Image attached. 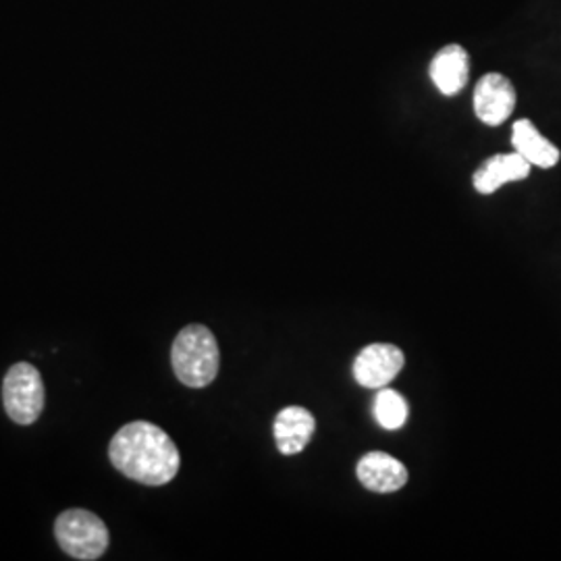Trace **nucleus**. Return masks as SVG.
<instances>
[{"mask_svg": "<svg viewBox=\"0 0 561 561\" xmlns=\"http://www.w3.org/2000/svg\"><path fill=\"white\" fill-rule=\"evenodd\" d=\"M375 419L387 431H398L408 421V403L398 391L382 387L375 400Z\"/></svg>", "mask_w": 561, "mask_h": 561, "instance_id": "obj_12", "label": "nucleus"}, {"mask_svg": "<svg viewBox=\"0 0 561 561\" xmlns=\"http://www.w3.org/2000/svg\"><path fill=\"white\" fill-rule=\"evenodd\" d=\"M405 356L398 345L391 343H373L364 347L354 362V379L366 389H382L396 381Z\"/></svg>", "mask_w": 561, "mask_h": 561, "instance_id": "obj_5", "label": "nucleus"}, {"mask_svg": "<svg viewBox=\"0 0 561 561\" xmlns=\"http://www.w3.org/2000/svg\"><path fill=\"white\" fill-rule=\"evenodd\" d=\"M317 431L314 416L300 405H289L280 410L275 419V443L283 456H296L306 449Z\"/></svg>", "mask_w": 561, "mask_h": 561, "instance_id": "obj_8", "label": "nucleus"}, {"mask_svg": "<svg viewBox=\"0 0 561 561\" xmlns=\"http://www.w3.org/2000/svg\"><path fill=\"white\" fill-rule=\"evenodd\" d=\"M512 144L516 152L522 154L533 167L551 169L560 162V148L547 140L541 131L533 125V121L520 119L514 123Z\"/></svg>", "mask_w": 561, "mask_h": 561, "instance_id": "obj_11", "label": "nucleus"}, {"mask_svg": "<svg viewBox=\"0 0 561 561\" xmlns=\"http://www.w3.org/2000/svg\"><path fill=\"white\" fill-rule=\"evenodd\" d=\"M516 88L502 73H486L474 88V113L477 117L495 127L510 119L516 108Z\"/></svg>", "mask_w": 561, "mask_h": 561, "instance_id": "obj_6", "label": "nucleus"}, {"mask_svg": "<svg viewBox=\"0 0 561 561\" xmlns=\"http://www.w3.org/2000/svg\"><path fill=\"white\" fill-rule=\"evenodd\" d=\"M530 169H533V164L518 152L495 154L474 173L472 183H474L477 192L493 194L510 181L526 180L530 175Z\"/></svg>", "mask_w": 561, "mask_h": 561, "instance_id": "obj_10", "label": "nucleus"}, {"mask_svg": "<svg viewBox=\"0 0 561 561\" xmlns=\"http://www.w3.org/2000/svg\"><path fill=\"white\" fill-rule=\"evenodd\" d=\"M358 481L373 493H396L408 482V470L400 460L389 454L370 451L356 468Z\"/></svg>", "mask_w": 561, "mask_h": 561, "instance_id": "obj_7", "label": "nucleus"}, {"mask_svg": "<svg viewBox=\"0 0 561 561\" xmlns=\"http://www.w3.org/2000/svg\"><path fill=\"white\" fill-rule=\"evenodd\" d=\"M431 78L445 96H456L470 78V57L460 44H449L431 62Z\"/></svg>", "mask_w": 561, "mask_h": 561, "instance_id": "obj_9", "label": "nucleus"}, {"mask_svg": "<svg viewBox=\"0 0 561 561\" xmlns=\"http://www.w3.org/2000/svg\"><path fill=\"white\" fill-rule=\"evenodd\" d=\"M44 382L38 368L27 362L13 364L2 381V403L9 419L21 426L34 424L44 410Z\"/></svg>", "mask_w": 561, "mask_h": 561, "instance_id": "obj_4", "label": "nucleus"}, {"mask_svg": "<svg viewBox=\"0 0 561 561\" xmlns=\"http://www.w3.org/2000/svg\"><path fill=\"white\" fill-rule=\"evenodd\" d=\"M173 373L185 387L204 389L219 375V343L204 324H190L173 341Z\"/></svg>", "mask_w": 561, "mask_h": 561, "instance_id": "obj_2", "label": "nucleus"}, {"mask_svg": "<svg viewBox=\"0 0 561 561\" xmlns=\"http://www.w3.org/2000/svg\"><path fill=\"white\" fill-rule=\"evenodd\" d=\"M108 458L121 474L146 486L173 481L181 466L178 445L161 426L146 421L125 424L111 439Z\"/></svg>", "mask_w": 561, "mask_h": 561, "instance_id": "obj_1", "label": "nucleus"}, {"mask_svg": "<svg viewBox=\"0 0 561 561\" xmlns=\"http://www.w3.org/2000/svg\"><path fill=\"white\" fill-rule=\"evenodd\" d=\"M55 537L60 549L76 560H101L108 549L104 522L88 510H67L55 522Z\"/></svg>", "mask_w": 561, "mask_h": 561, "instance_id": "obj_3", "label": "nucleus"}]
</instances>
